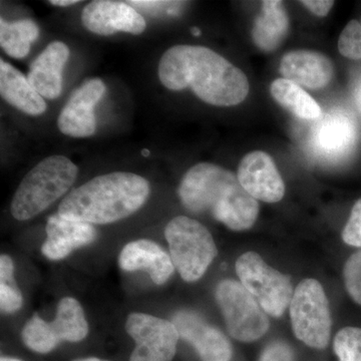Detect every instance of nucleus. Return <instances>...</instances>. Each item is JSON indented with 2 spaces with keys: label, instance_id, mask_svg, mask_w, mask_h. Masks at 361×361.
<instances>
[{
  "label": "nucleus",
  "instance_id": "21",
  "mask_svg": "<svg viewBox=\"0 0 361 361\" xmlns=\"http://www.w3.org/2000/svg\"><path fill=\"white\" fill-rule=\"evenodd\" d=\"M289 18L283 2L265 0L260 13L254 20L252 39L259 49L265 52L276 51L286 39Z\"/></svg>",
  "mask_w": 361,
  "mask_h": 361
},
{
  "label": "nucleus",
  "instance_id": "8",
  "mask_svg": "<svg viewBox=\"0 0 361 361\" xmlns=\"http://www.w3.org/2000/svg\"><path fill=\"white\" fill-rule=\"evenodd\" d=\"M236 273L240 283L268 314L280 317L290 306L293 296L290 277L270 267L256 252H246L237 259Z\"/></svg>",
  "mask_w": 361,
  "mask_h": 361
},
{
  "label": "nucleus",
  "instance_id": "6",
  "mask_svg": "<svg viewBox=\"0 0 361 361\" xmlns=\"http://www.w3.org/2000/svg\"><path fill=\"white\" fill-rule=\"evenodd\" d=\"M290 318L299 341L316 349L329 345L331 316L326 294L317 280L307 278L297 285L291 299Z\"/></svg>",
  "mask_w": 361,
  "mask_h": 361
},
{
  "label": "nucleus",
  "instance_id": "10",
  "mask_svg": "<svg viewBox=\"0 0 361 361\" xmlns=\"http://www.w3.org/2000/svg\"><path fill=\"white\" fill-rule=\"evenodd\" d=\"M135 341L130 361H172L180 336L172 322L146 313H132L126 322Z\"/></svg>",
  "mask_w": 361,
  "mask_h": 361
},
{
  "label": "nucleus",
  "instance_id": "2",
  "mask_svg": "<svg viewBox=\"0 0 361 361\" xmlns=\"http://www.w3.org/2000/svg\"><path fill=\"white\" fill-rule=\"evenodd\" d=\"M180 200L190 212L209 213L234 231L250 229L259 214V204L238 177L211 163H199L180 180Z\"/></svg>",
  "mask_w": 361,
  "mask_h": 361
},
{
  "label": "nucleus",
  "instance_id": "31",
  "mask_svg": "<svg viewBox=\"0 0 361 361\" xmlns=\"http://www.w3.org/2000/svg\"><path fill=\"white\" fill-rule=\"evenodd\" d=\"M78 0H51L49 4L54 6L66 7L71 6H75L78 4Z\"/></svg>",
  "mask_w": 361,
  "mask_h": 361
},
{
  "label": "nucleus",
  "instance_id": "9",
  "mask_svg": "<svg viewBox=\"0 0 361 361\" xmlns=\"http://www.w3.org/2000/svg\"><path fill=\"white\" fill-rule=\"evenodd\" d=\"M215 296L233 338L252 342L267 332L269 320L265 311L240 282L223 280L216 288Z\"/></svg>",
  "mask_w": 361,
  "mask_h": 361
},
{
  "label": "nucleus",
  "instance_id": "32",
  "mask_svg": "<svg viewBox=\"0 0 361 361\" xmlns=\"http://www.w3.org/2000/svg\"><path fill=\"white\" fill-rule=\"evenodd\" d=\"M355 96L356 104H357L358 108H360L361 111V82L356 87Z\"/></svg>",
  "mask_w": 361,
  "mask_h": 361
},
{
  "label": "nucleus",
  "instance_id": "26",
  "mask_svg": "<svg viewBox=\"0 0 361 361\" xmlns=\"http://www.w3.org/2000/svg\"><path fill=\"white\" fill-rule=\"evenodd\" d=\"M338 51L344 58L361 59V20L349 21L338 39Z\"/></svg>",
  "mask_w": 361,
  "mask_h": 361
},
{
  "label": "nucleus",
  "instance_id": "14",
  "mask_svg": "<svg viewBox=\"0 0 361 361\" xmlns=\"http://www.w3.org/2000/svg\"><path fill=\"white\" fill-rule=\"evenodd\" d=\"M82 25L90 32L110 37L118 32L140 35L147 27L146 20L127 2L96 0L90 2L82 13Z\"/></svg>",
  "mask_w": 361,
  "mask_h": 361
},
{
  "label": "nucleus",
  "instance_id": "7",
  "mask_svg": "<svg viewBox=\"0 0 361 361\" xmlns=\"http://www.w3.org/2000/svg\"><path fill=\"white\" fill-rule=\"evenodd\" d=\"M87 334L89 324L82 305L77 299L65 297L58 304L54 322L33 315L23 327L21 338L32 351L49 353L61 341H82Z\"/></svg>",
  "mask_w": 361,
  "mask_h": 361
},
{
  "label": "nucleus",
  "instance_id": "18",
  "mask_svg": "<svg viewBox=\"0 0 361 361\" xmlns=\"http://www.w3.org/2000/svg\"><path fill=\"white\" fill-rule=\"evenodd\" d=\"M118 265L123 270H144L157 285L165 284L175 271L172 258L156 242L140 239L123 247L118 256Z\"/></svg>",
  "mask_w": 361,
  "mask_h": 361
},
{
  "label": "nucleus",
  "instance_id": "24",
  "mask_svg": "<svg viewBox=\"0 0 361 361\" xmlns=\"http://www.w3.org/2000/svg\"><path fill=\"white\" fill-rule=\"evenodd\" d=\"M23 306V295L16 278L13 259L6 254L0 257V308L4 313L11 314Z\"/></svg>",
  "mask_w": 361,
  "mask_h": 361
},
{
  "label": "nucleus",
  "instance_id": "17",
  "mask_svg": "<svg viewBox=\"0 0 361 361\" xmlns=\"http://www.w3.org/2000/svg\"><path fill=\"white\" fill-rule=\"evenodd\" d=\"M279 71L285 80L305 87L318 90L331 82L334 68L329 58L314 51H292L284 54L280 61Z\"/></svg>",
  "mask_w": 361,
  "mask_h": 361
},
{
  "label": "nucleus",
  "instance_id": "3",
  "mask_svg": "<svg viewBox=\"0 0 361 361\" xmlns=\"http://www.w3.org/2000/svg\"><path fill=\"white\" fill-rule=\"evenodd\" d=\"M149 193V183L141 176L110 173L73 189L59 204L58 213L66 219L92 225L111 224L140 210Z\"/></svg>",
  "mask_w": 361,
  "mask_h": 361
},
{
  "label": "nucleus",
  "instance_id": "35",
  "mask_svg": "<svg viewBox=\"0 0 361 361\" xmlns=\"http://www.w3.org/2000/svg\"><path fill=\"white\" fill-rule=\"evenodd\" d=\"M0 361H21V360H16V358L7 357V356H4V357H1V360H0Z\"/></svg>",
  "mask_w": 361,
  "mask_h": 361
},
{
  "label": "nucleus",
  "instance_id": "25",
  "mask_svg": "<svg viewBox=\"0 0 361 361\" xmlns=\"http://www.w3.org/2000/svg\"><path fill=\"white\" fill-rule=\"evenodd\" d=\"M334 349L339 361H361V329L348 326L339 330Z\"/></svg>",
  "mask_w": 361,
  "mask_h": 361
},
{
  "label": "nucleus",
  "instance_id": "28",
  "mask_svg": "<svg viewBox=\"0 0 361 361\" xmlns=\"http://www.w3.org/2000/svg\"><path fill=\"white\" fill-rule=\"evenodd\" d=\"M341 236L344 243L361 248V198L353 206Z\"/></svg>",
  "mask_w": 361,
  "mask_h": 361
},
{
  "label": "nucleus",
  "instance_id": "22",
  "mask_svg": "<svg viewBox=\"0 0 361 361\" xmlns=\"http://www.w3.org/2000/svg\"><path fill=\"white\" fill-rule=\"evenodd\" d=\"M270 94L280 106L301 120L315 121L322 116L317 102L302 87L284 78L271 84Z\"/></svg>",
  "mask_w": 361,
  "mask_h": 361
},
{
  "label": "nucleus",
  "instance_id": "33",
  "mask_svg": "<svg viewBox=\"0 0 361 361\" xmlns=\"http://www.w3.org/2000/svg\"><path fill=\"white\" fill-rule=\"evenodd\" d=\"M191 33H192V35H194V37H200V35H201L200 28L192 27L191 28Z\"/></svg>",
  "mask_w": 361,
  "mask_h": 361
},
{
  "label": "nucleus",
  "instance_id": "27",
  "mask_svg": "<svg viewBox=\"0 0 361 361\" xmlns=\"http://www.w3.org/2000/svg\"><path fill=\"white\" fill-rule=\"evenodd\" d=\"M343 277L349 296L361 305V250L355 252L346 261Z\"/></svg>",
  "mask_w": 361,
  "mask_h": 361
},
{
  "label": "nucleus",
  "instance_id": "36",
  "mask_svg": "<svg viewBox=\"0 0 361 361\" xmlns=\"http://www.w3.org/2000/svg\"><path fill=\"white\" fill-rule=\"evenodd\" d=\"M142 155H144V157L149 156V152L148 151V149H142Z\"/></svg>",
  "mask_w": 361,
  "mask_h": 361
},
{
  "label": "nucleus",
  "instance_id": "11",
  "mask_svg": "<svg viewBox=\"0 0 361 361\" xmlns=\"http://www.w3.org/2000/svg\"><path fill=\"white\" fill-rule=\"evenodd\" d=\"M355 121L343 111H332L313 123L310 146L323 161H336L350 154L357 142Z\"/></svg>",
  "mask_w": 361,
  "mask_h": 361
},
{
  "label": "nucleus",
  "instance_id": "19",
  "mask_svg": "<svg viewBox=\"0 0 361 361\" xmlns=\"http://www.w3.org/2000/svg\"><path fill=\"white\" fill-rule=\"evenodd\" d=\"M70 58L68 45L51 42L30 66L27 80L33 89L47 99H56L63 90V71Z\"/></svg>",
  "mask_w": 361,
  "mask_h": 361
},
{
  "label": "nucleus",
  "instance_id": "30",
  "mask_svg": "<svg viewBox=\"0 0 361 361\" xmlns=\"http://www.w3.org/2000/svg\"><path fill=\"white\" fill-rule=\"evenodd\" d=\"M308 11L317 16H326L334 6V1L329 0H303L301 1Z\"/></svg>",
  "mask_w": 361,
  "mask_h": 361
},
{
  "label": "nucleus",
  "instance_id": "13",
  "mask_svg": "<svg viewBox=\"0 0 361 361\" xmlns=\"http://www.w3.org/2000/svg\"><path fill=\"white\" fill-rule=\"evenodd\" d=\"M106 92V85L99 78L87 80L71 94L59 114L61 133L73 137H87L96 133L94 110Z\"/></svg>",
  "mask_w": 361,
  "mask_h": 361
},
{
  "label": "nucleus",
  "instance_id": "12",
  "mask_svg": "<svg viewBox=\"0 0 361 361\" xmlns=\"http://www.w3.org/2000/svg\"><path fill=\"white\" fill-rule=\"evenodd\" d=\"M172 322L180 338L196 349L202 361L231 360L233 350L229 339L196 311H178Z\"/></svg>",
  "mask_w": 361,
  "mask_h": 361
},
{
  "label": "nucleus",
  "instance_id": "5",
  "mask_svg": "<svg viewBox=\"0 0 361 361\" xmlns=\"http://www.w3.org/2000/svg\"><path fill=\"white\" fill-rule=\"evenodd\" d=\"M165 236L175 269L185 281L200 279L217 257V247L211 233L200 222L186 216L171 220Z\"/></svg>",
  "mask_w": 361,
  "mask_h": 361
},
{
  "label": "nucleus",
  "instance_id": "23",
  "mask_svg": "<svg viewBox=\"0 0 361 361\" xmlns=\"http://www.w3.org/2000/svg\"><path fill=\"white\" fill-rule=\"evenodd\" d=\"M39 28L32 20L7 23L0 20V44L11 58L25 59L30 51V45L39 39Z\"/></svg>",
  "mask_w": 361,
  "mask_h": 361
},
{
  "label": "nucleus",
  "instance_id": "34",
  "mask_svg": "<svg viewBox=\"0 0 361 361\" xmlns=\"http://www.w3.org/2000/svg\"><path fill=\"white\" fill-rule=\"evenodd\" d=\"M73 361H106L103 360H99V358L96 357H89V358H82V360H77Z\"/></svg>",
  "mask_w": 361,
  "mask_h": 361
},
{
  "label": "nucleus",
  "instance_id": "15",
  "mask_svg": "<svg viewBox=\"0 0 361 361\" xmlns=\"http://www.w3.org/2000/svg\"><path fill=\"white\" fill-rule=\"evenodd\" d=\"M238 180L247 193L256 200L277 203L285 194V185L274 161L267 153L254 151L239 164Z\"/></svg>",
  "mask_w": 361,
  "mask_h": 361
},
{
  "label": "nucleus",
  "instance_id": "20",
  "mask_svg": "<svg viewBox=\"0 0 361 361\" xmlns=\"http://www.w3.org/2000/svg\"><path fill=\"white\" fill-rule=\"evenodd\" d=\"M0 94L2 99L26 115L40 116L47 111V103L27 78L4 59L0 61Z\"/></svg>",
  "mask_w": 361,
  "mask_h": 361
},
{
  "label": "nucleus",
  "instance_id": "16",
  "mask_svg": "<svg viewBox=\"0 0 361 361\" xmlns=\"http://www.w3.org/2000/svg\"><path fill=\"white\" fill-rule=\"evenodd\" d=\"M47 238L42 247L45 257L61 260L71 252L82 248L96 240L97 232L94 225L82 221L66 219L59 214L47 219L45 227Z\"/></svg>",
  "mask_w": 361,
  "mask_h": 361
},
{
  "label": "nucleus",
  "instance_id": "29",
  "mask_svg": "<svg viewBox=\"0 0 361 361\" xmlns=\"http://www.w3.org/2000/svg\"><path fill=\"white\" fill-rule=\"evenodd\" d=\"M258 361H294V353L283 341H273L268 344Z\"/></svg>",
  "mask_w": 361,
  "mask_h": 361
},
{
  "label": "nucleus",
  "instance_id": "4",
  "mask_svg": "<svg viewBox=\"0 0 361 361\" xmlns=\"http://www.w3.org/2000/svg\"><path fill=\"white\" fill-rule=\"evenodd\" d=\"M78 168L65 156H51L26 174L11 201L16 220L27 221L47 210L68 193L77 180Z\"/></svg>",
  "mask_w": 361,
  "mask_h": 361
},
{
  "label": "nucleus",
  "instance_id": "1",
  "mask_svg": "<svg viewBox=\"0 0 361 361\" xmlns=\"http://www.w3.org/2000/svg\"><path fill=\"white\" fill-rule=\"evenodd\" d=\"M158 73L168 90L190 87L202 101L216 106H237L245 101L250 90L243 71L200 45L171 47L161 58Z\"/></svg>",
  "mask_w": 361,
  "mask_h": 361
}]
</instances>
